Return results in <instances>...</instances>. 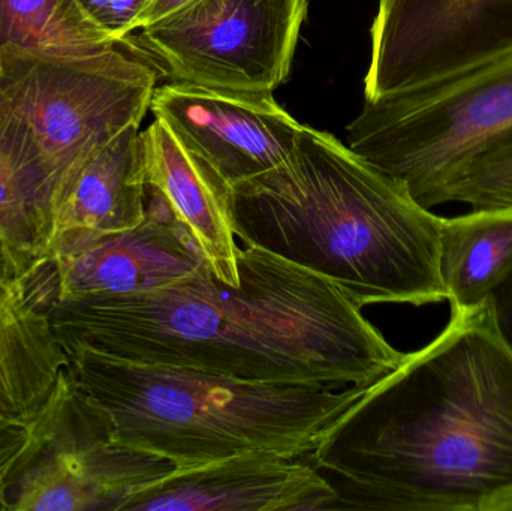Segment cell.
I'll use <instances>...</instances> for the list:
<instances>
[{
    "mask_svg": "<svg viewBox=\"0 0 512 511\" xmlns=\"http://www.w3.org/2000/svg\"><path fill=\"white\" fill-rule=\"evenodd\" d=\"M239 285L204 263L173 284L126 296L45 294L63 347L255 383L369 387L405 362L327 279L270 252H239Z\"/></svg>",
    "mask_w": 512,
    "mask_h": 511,
    "instance_id": "6da1fadb",
    "label": "cell"
},
{
    "mask_svg": "<svg viewBox=\"0 0 512 511\" xmlns=\"http://www.w3.org/2000/svg\"><path fill=\"white\" fill-rule=\"evenodd\" d=\"M330 510L512 511V351L489 303L369 387L310 453Z\"/></svg>",
    "mask_w": 512,
    "mask_h": 511,
    "instance_id": "7a4b0ae2",
    "label": "cell"
},
{
    "mask_svg": "<svg viewBox=\"0 0 512 511\" xmlns=\"http://www.w3.org/2000/svg\"><path fill=\"white\" fill-rule=\"evenodd\" d=\"M234 234L336 285L361 309L448 299L444 218L328 132L303 126L291 155L227 192Z\"/></svg>",
    "mask_w": 512,
    "mask_h": 511,
    "instance_id": "3957f363",
    "label": "cell"
},
{
    "mask_svg": "<svg viewBox=\"0 0 512 511\" xmlns=\"http://www.w3.org/2000/svg\"><path fill=\"white\" fill-rule=\"evenodd\" d=\"M78 395L111 438L174 468L240 453L301 459L369 387L255 383L225 375L149 365L83 345L65 347Z\"/></svg>",
    "mask_w": 512,
    "mask_h": 511,
    "instance_id": "277c9868",
    "label": "cell"
},
{
    "mask_svg": "<svg viewBox=\"0 0 512 511\" xmlns=\"http://www.w3.org/2000/svg\"><path fill=\"white\" fill-rule=\"evenodd\" d=\"M158 80L120 45L66 56L2 50L0 147L51 198L78 162L143 122Z\"/></svg>",
    "mask_w": 512,
    "mask_h": 511,
    "instance_id": "5b68a950",
    "label": "cell"
},
{
    "mask_svg": "<svg viewBox=\"0 0 512 511\" xmlns=\"http://www.w3.org/2000/svg\"><path fill=\"white\" fill-rule=\"evenodd\" d=\"M346 131L352 152L405 183L421 206H441L472 162L512 141V51L364 101Z\"/></svg>",
    "mask_w": 512,
    "mask_h": 511,
    "instance_id": "8992f818",
    "label": "cell"
},
{
    "mask_svg": "<svg viewBox=\"0 0 512 511\" xmlns=\"http://www.w3.org/2000/svg\"><path fill=\"white\" fill-rule=\"evenodd\" d=\"M309 0H197L120 47L159 77L246 92H273L291 74Z\"/></svg>",
    "mask_w": 512,
    "mask_h": 511,
    "instance_id": "52a82bcc",
    "label": "cell"
},
{
    "mask_svg": "<svg viewBox=\"0 0 512 511\" xmlns=\"http://www.w3.org/2000/svg\"><path fill=\"white\" fill-rule=\"evenodd\" d=\"M364 101L426 86L512 51V0H379Z\"/></svg>",
    "mask_w": 512,
    "mask_h": 511,
    "instance_id": "ba28073f",
    "label": "cell"
},
{
    "mask_svg": "<svg viewBox=\"0 0 512 511\" xmlns=\"http://www.w3.org/2000/svg\"><path fill=\"white\" fill-rule=\"evenodd\" d=\"M173 470L159 456L114 441L72 386L50 440L12 482L6 510L122 511L129 498Z\"/></svg>",
    "mask_w": 512,
    "mask_h": 511,
    "instance_id": "9c48e42d",
    "label": "cell"
},
{
    "mask_svg": "<svg viewBox=\"0 0 512 511\" xmlns=\"http://www.w3.org/2000/svg\"><path fill=\"white\" fill-rule=\"evenodd\" d=\"M150 110L227 191L282 164L304 126L273 92L176 81L155 87Z\"/></svg>",
    "mask_w": 512,
    "mask_h": 511,
    "instance_id": "30bf717a",
    "label": "cell"
},
{
    "mask_svg": "<svg viewBox=\"0 0 512 511\" xmlns=\"http://www.w3.org/2000/svg\"><path fill=\"white\" fill-rule=\"evenodd\" d=\"M336 489L313 465L249 452L170 474L137 492L122 511L330 510Z\"/></svg>",
    "mask_w": 512,
    "mask_h": 511,
    "instance_id": "8fae6325",
    "label": "cell"
},
{
    "mask_svg": "<svg viewBox=\"0 0 512 511\" xmlns=\"http://www.w3.org/2000/svg\"><path fill=\"white\" fill-rule=\"evenodd\" d=\"M147 189L150 204L137 227L104 237L69 257L47 260L54 297L144 293L186 278L206 263L167 201Z\"/></svg>",
    "mask_w": 512,
    "mask_h": 511,
    "instance_id": "7c38bea8",
    "label": "cell"
},
{
    "mask_svg": "<svg viewBox=\"0 0 512 511\" xmlns=\"http://www.w3.org/2000/svg\"><path fill=\"white\" fill-rule=\"evenodd\" d=\"M140 125L123 129L60 180L51 197L44 260L77 254L144 221L149 192Z\"/></svg>",
    "mask_w": 512,
    "mask_h": 511,
    "instance_id": "4fadbf2b",
    "label": "cell"
},
{
    "mask_svg": "<svg viewBox=\"0 0 512 511\" xmlns=\"http://www.w3.org/2000/svg\"><path fill=\"white\" fill-rule=\"evenodd\" d=\"M69 357L45 308L41 263L0 278V413L35 420L71 393Z\"/></svg>",
    "mask_w": 512,
    "mask_h": 511,
    "instance_id": "5bb4252c",
    "label": "cell"
},
{
    "mask_svg": "<svg viewBox=\"0 0 512 511\" xmlns=\"http://www.w3.org/2000/svg\"><path fill=\"white\" fill-rule=\"evenodd\" d=\"M147 186L189 231L221 281L239 285V252L222 188L162 120L141 132Z\"/></svg>",
    "mask_w": 512,
    "mask_h": 511,
    "instance_id": "9a60e30c",
    "label": "cell"
},
{
    "mask_svg": "<svg viewBox=\"0 0 512 511\" xmlns=\"http://www.w3.org/2000/svg\"><path fill=\"white\" fill-rule=\"evenodd\" d=\"M512 267V209H471L444 218L439 269L451 309L487 302Z\"/></svg>",
    "mask_w": 512,
    "mask_h": 511,
    "instance_id": "2e32d148",
    "label": "cell"
},
{
    "mask_svg": "<svg viewBox=\"0 0 512 511\" xmlns=\"http://www.w3.org/2000/svg\"><path fill=\"white\" fill-rule=\"evenodd\" d=\"M77 0H0V48L42 54H86L114 47Z\"/></svg>",
    "mask_w": 512,
    "mask_h": 511,
    "instance_id": "e0dca14e",
    "label": "cell"
},
{
    "mask_svg": "<svg viewBox=\"0 0 512 511\" xmlns=\"http://www.w3.org/2000/svg\"><path fill=\"white\" fill-rule=\"evenodd\" d=\"M51 198L0 147V236L18 275L44 260Z\"/></svg>",
    "mask_w": 512,
    "mask_h": 511,
    "instance_id": "ac0fdd59",
    "label": "cell"
},
{
    "mask_svg": "<svg viewBox=\"0 0 512 511\" xmlns=\"http://www.w3.org/2000/svg\"><path fill=\"white\" fill-rule=\"evenodd\" d=\"M471 209H512V141L472 162L447 189L444 204Z\"/></svg>",
    "mask_w": 512,
    "mask_h": 511,
    "instance_id": "d6986e66",
    "label": "cell"
},
{
    "mask_svg": "<svg viewBox=\"0 0 512 511\" xmlns=\"http://www.w3.org/2000/svg\"><path fill=\"white\" fill-rule=\"evenodd\" d=\"M66 401L35 420L17 419L0 413V510H6V498L12 482L50 440Z\"/></svg>",
    "mask_w": 512,
    "mask_h": 511,
    "instance_id": "ffe728a7",
    "label": "cell"
},
{
    "mask_svg": "<svg viewBox=\"0 0 512 511\" xmlns=\"http://www.w3.org/2000/svg\"><path fill=\"white\" fill-rule=\"evenodd\" d=\"M86 17L119 44L125 36L137 30L144 11L152 0H77Z\"/></svg>",
    "mask_w": 512,
    "mask_h": 511,
    "instance_id": "44dd1931",
    "label": "cell"
},
{
    "mask_svg": "<svg viewBox=\"0 0 512 511\" xmlns=\"http://www.w3.org/2000/svg\"><path fill=\"white\" fill-rule=\"evenodd\" d=\"M487 303L499 336L512 351V267L507 276L496 285Z\"/></svg>",
    "mask_w": 512,
    "mask_h": 511,
    "instance_id": "7402d4cb",
    "label": "cell"
},
{
    "mask_svg": "<svg viewBox=\"0 0 512 511\" xmlns=\"http://www.w3.org/2000/svg\"><path fill=\"white\" fill-rule=\"evenodd\" d=\"M197 0H152L144 11L137 29L152 26L170 15L176 14L180 9L186 8Z\"/></svg>",
    "mask_w": 512,
    "mask_h": 511,
    "instance_id": "603a6c76",
    "label": "cell"
},
{
    "mask_svg": "<svg viewBox=\"0 0 512 511\" xmlns=\"http://www.w3.org/2000/svg\"><path fill=\"white\" fill-rule=\"evenodd\" d=\"M5 276H18V272L8 248L0 236V278H5Z\"/></svg>",
    "mask_w": 512,
    "mask_h": 511,
    "instance_id": "cb8c5ba5",
    "label": "cell"
},
{
    "mask_svg": "<svg viewBox=\"0 0 512 511\" xmlns=\"http://www.w3.org/2000/svg\"><path fill=\"white\" fill-rule=\"evenodd\" d=\"M0 69H2V48H0Z\"/></svg>",
    "mask_w": 512,
    "mask_h": 511,
    "instance_id": "d4e9b609",
    "label": "cell"
}]
</instances>
